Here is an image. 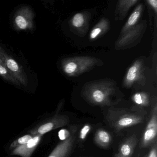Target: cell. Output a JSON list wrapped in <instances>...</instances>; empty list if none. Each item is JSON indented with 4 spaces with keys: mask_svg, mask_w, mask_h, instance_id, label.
<instances>
[{
    "mask_svg": "<svg viewBox=\"0 0 157 157\" xmlns=\"http://www.w3.org/2000/svg\"><path fill=\"white\" fill-rule=\"evenodd\" d=\"M116 82L109 79L89 82L84 84L81 91L82 97L90 104L98 106H110L118 92Z\"/></svg>",
    "mask_w": 157,
    "mask_h": 157,
    "instance_id": "1",
    "label": "cell"
},
{
    "mask_svg": "<svg viewBox=\"0 0 157 157\" xmlns=\"http://www.w3.org/2000/svg\"><path fill=\"white\" fill-rule=\"evenodd\" d=\"M103 62L99 59L90 56H78L64 59L61 65L63 72L69 77H77L90 71Z\"/></svg>",
    "mask_w": 157,
    "mask_h": 157,
    "instance_id": "2",
    "label": "cell"
},
{
    "mask_svg": "<svg viewBox=\"0 0 157 157\" xmlns=\"http://www.w3.org/2000/svg\"><path fill=\"white\" fill-rule=\"evenodd\" d=\"M108 114L109 123L117 131L140 124L144 120L142 112L135 110L128 111L120 109L112 110Z\"/></svg>",
    "mask_w": 157,
    "mask_h": 157,
    "instance_id": "3",
    "label": "cell"
},
{
    "mask_svg": "<svg viewBox=\"0 0 157 157\" xmlns=\"http://www.w3.org/2000/svg\"><path fill=\"white\" fill-rule=\"evenodd\" d=\"M147 27V21L143 20L123 34L119 35L115 44V49L123 50L135 46L141 40Z\"/></svg>",
    "mask_w": 157,
    "mask_h": 157,
    "instance_id": "4",
    "label": "cell"
},
{
    "mask_svg": "<svg viewBox=\"0 0 157 157\" xmlns=\"http://www.w3.org/2000/svg\"><path fill=\"white\" fill-rule=\"evenodd\" d=\"M150 117L144 130L140 143V148H145L157 142V97L151 100Z\"/></svg>",
    "mask_w": 157,
    "mask_h": 157,
    "instance_id": "5",
    "label": "cell"
},
{
    "mask_svg": "<svg viewBox=\"0 0 157 157\" xmlns=\"http://www.w3.org/2000/svg\"><path fill=\"white\" fill-rule=\"evenodd\" d=\"M146 83L144 61L143 59H138L128 68L123 80V86L128 89L135 83L144 86Z\"/></svg>",
    "mask_w": 157,
    "mask_h": 157,
    "instance_id": "6",
    "label": "cell"
},
{
    "mask_svg": "<svg viewBox=\"0 0 157 157\" xmlns=\"http://www.w3.org/2000/svg\"><path fill=\"white\" fill-rule=\"evenodd\" d=\"M69 117L65 115L56 114L47 118L29 131L32 136H41L56 128L67 125L69 123Z\"/></svg>",
    "mask_w": 157,
    "mask_h": 157,
    "instance_id": "7",
    "label": "cell"
},
{
    "mask_svg": "<svg viewBox=\"0 0 157 157\" xmlns=\"http://www.w3.org/2000/svg\"><path fill=\"white\" fill-rule=\"evenodd\" d=\"M1 59L3 66L8 69L13 76L21 84L26 86L28 82V77L22 67L20 66L17 61L9 56L4 50L2 51V54Z\"/></svg>",
    "mask_w": 157,
    "mask_h": 157,
    "instance_id": "8",
    "label": "cell"
},
{
    "mask_svg": "<svg viewBox=\"0 0 157 157\" xmlns=\"http://www.w3.org/2000/svg\"><path fill=\"white\" fill-rule=\"evenodd\" d=\"M34 14L29 7H23L18 11L14 17V25L16 29L27 30L34 26Z\"/></svg>",
    "mask_w": 157,
    "mask_h": 157,
    "instance_id": "9",
    "label": "cell"
},
{
    "mask_svg": "<svg viewBox=\"0 0 157 157\" xmlns=\"http://www.w3.org/2000/svg\"><path fill=\"white\" fill-rule=\"evenodd\" d=\"M90 16L88 13L82 12L74 14L70 20V24L71 28L79 36H84L86 34L89 28Z\"/></svg>",
    "mask_w": 157,
    "mask_h": 157,
    "instance_id": "10",
    "label": "cell"
},
{
    "mask_svg": "<svg viewBox=\"0 0 157 157\" xmlns=\"http://www.w3.org/2000/svg\"><path fill=\"white\" fill-rule=\"evenodd\" d=\"M76 131L72 133L68 138L61 140L52 151L48 157H69L75 144Z\"/></svg>",
    "mask_w": 157,
    "mask_h": 157,
    "instance_id": "11",
    "label": "cell"
},
{
    "mask_svg": "<svg viewBox=\"0 0 157 157\" xmlns=\"http://www.w3.org/2000/svg\"><path fill=\"white\" fill-rule=\"evenodd\" d=\"M42 136H34L27 143L14 149L12 155H19L21 157H31L40 143Z\"/></svg>",
    "mask_w": 157,
    "mask_h": 157,
    "instance_id": "12",
    "label": "cell"
},
{
    "mask_svg": "<svg viewBox=\"0 0 157 157\" xmlns=\"http://www.w3.org/2000/svg\"><path fill=\"white\" fill-rule=\"evenodd\" d=\"M138 0H121L117 2L115 10V20H124L128 11L134 5L139 2Z\"/></svg>",
    "mask_w": 157,
    "mask_h": 157,
    "instance_id": "13",
    "label": "cell"
},
{
    "mask_svg": "<svg viewBox=\"0 0 157 157\" xmlns=\"http://www.w3.org/2000/svg\"><path fill=\"white\" fill-rule=\"evenodd\" d=\"M136 144V136H131L121 144L117 154L121 157H132Z\"/></svg>",
    "mask_w": 157,
    "mask_h": 157,
    "instance_id": "14",
    "label": "cell"
},
{
    "mask_svg": "<svg viewBox=\"0 0 157 157\" xmlns=\"http://www.w3.org/2000/svg\"><path fill=\"white\" fill-rule=\"evenodd\" d=\"M110 22L106 18H102L92 29L90 34L91 41L96 40L103 35L110 29Z\"/></svg>",
    "mask_w": 157,
    "mask_h": 157,
    "instance_id": "15",
    "label": "cell"
},
{
    "mask_svg": "<svg viewBox=\"0 0 157 157\" xmlns=\"http://www.w3.org/2000/svg\"><path fill=\"white\" fill-rule=\"evenodd\" d=\"M143 9L144 6L142 3H140L136 7V9L133 11L127 21L126 23L123 26L119 35L123 34L137 24L139 20L141 17Z\"/></svg>",
    "mask_w": 157,
    "mask_h": 157,
    "instance_id": "16",
    "label": "cell"
},
{
    "mask_svg": "<svg viewBox=\"0 0 157 157\" xmlns=\"http://www.w3.org/2000/svg\"><path fill=\"white\" fill-rule=\"evenodd\" d=\"M94 140L97 145L101 147L106 148L111 144L112 138L108 131L103 129H99L95 133Z\"/></svg>",
    "mask_w": 157,
    "mask_h": 157,
    "instance_id": "17",
    "label": "cell"
},
{
    "mask_svg": "<svg viewBox=\"0 0 157 157\" xmlns=\"http://www.w3.org/2000/svg\"><path fill=\"white\" fill-rule=\"evenodd\" d=\"M131 100L139 107H147L151 104V100L150 96L145 92L136 93L132 95Z\"/></svg>",
    "mask_w": 157,
    "mask_h": 157,
    "instance_id": "18",
    "label": "cell"
},
{
    "mask_svg": "<svg viewBox=\"0 0 157 157\" xmlns=\"http://www.w3.org/2000/svg\"><path fill=\"white\" fill-rule=\"evenodd\" d=\"M0 76L3 79L17 86H21V84L12 75L8 69L2 64H0Z\"/></svg>",
    "mask_w": 157,
    "mask_h": 157,
    "instance_id": "19",
    "label": "cell"
},
{
    "mask_svg": "<svg viewBox=\"0 0 157 157\" xmlns=\"http://www.w3.org/2000/svg\"><path fill=\"white\" fill-rule=\"evenodd\" d=\"M33 136L31 134L25 135L14 140L10 146V149L12 150L27 143Z\"/></svg>",
    "mask_w": 157,
    "mask_h": 157,
    "instance_id": "20",
    "label": "cell"
},
{
    "mask_svg": "<svg viewBox=\"0 0 157 157\" xmlns=\"http://www.w3.org/2000/svg\"><path fill=\"white\" fill-rule=\"evenodd\" d=\"M91 128V126L90 124H86L83 125V126L81 129L79 134L78 138L80 141H84V140L86 139L87 135L90 131Z\"/></svg>",
    "mask_w": 157,
    "mask_h": 157,
    "instance_id": "21",
    "label": "cell"
},
{
    "mask_svg": "<svg viewBox=\"0 0 157 157\" xmlns=\"http://www.w3.org/2000/svg\"><path fill=\"white\" fill-rule=\"evenodd\" d=\"M76 131H77L76 127L72 128V129H71V130L67 129H61L59 132V137L61 140H65L68 138L71 134Z\"/></svg>",
    "mask_w": 157,
    "mask_h": 157,
    "instance_id": "22",
    "label": "cell"
},
{
    "mask_svg": "<svg viewBox=\"0 0 157 157\" xmlns=\"http://www.w3.org/2000/svg\"><path fill=\"white\" fill-rule=\"evenodd\" d=\"M147 4L151 8L155 14L157 13V0H147L146 1Z\"/></svg>",
    "mask_w": 157,
    "mask_h": 157,
    "instance_id": "23",
    "label": "cell"
},
{
    "mask_svg": "<svg viewBox=\"0 0 157 157\" xmlns=\"http://www.w3.org/2000/svg\"><path fill=\"white\" fill-rule=\"evenodd\" d=\"M157 142L152 145V147L147 157H157Z\"/></svg>",
    "mask_w": 157,
    "mask_h": 157,
    "instance_id": "24",
    "label": "cell"
},
{
    "mask_svg": "<svg viewBox=\"0 0 157 157\" xmlns=\"http://www.w3.org/2000/svg\"><path fill=\"white\" fill-rule=\"evenodd\" d=\"M3 50H3V48H2L0 46V64H2V65H3V64H2V60L1 59V56L2 51H3Z\"/></svg>",
    "mask_w": 157,
    "mask_h": 157,
    "instance_id": "25",
    "label": "cell"
},
{
    "mask_svg": "<svg viewBox=\"0 0 157 157\" xmlns=\"http://www.w3.org/2000/svg\"><path fill=\"white\" fill-rule=\"evenodd\" d=\"M114 157H121L120 156H119V155H118L117 153L116 154L115 156Z\"/></svg>",
    "mask_w": 157,
    "mask_h": 157,
    "instance_id": "26",
    "label": "cell"
}]
</instances>
